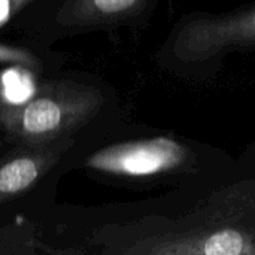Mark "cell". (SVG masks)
Segmentation results:
<instances>
[{
  "label": "cell",
  "instance_id": "1",
  "mask_svg": "<svg viewBox=\"0 0 255 255\" xmlns=\"http://www.w3.org/2000/svg\"><path fill=\"white\" fill-rule=\"evenodd\" d=\"M118 253L255 255V182L227 187L179 218L139 223Z\"/></svg>",
  "mask_w": 255,
  "mask_h": 255
},
{
  "label": "cell",
  "instance_id": "2",
  "mask_svg": "<svg viewBox=\"0 0 255 255\" xmlns=\"http://www.w3.org/2000/svg\"><path fill=\"white\" fill-rule=\"evenodd\" d=\"M102 94L73 82L51 84L21 105L0 102V128L24 143H43L87 123L102 106Z\"/></svg>",
  "mask_w": 255,
  "mask_h": 255
},
{
  "label": "cell",
  "instance_id": "3",
  "mask_svg": "<svg viewBox=\"0 0 255 255\" xmlns=\"http://www.w3.org/2000/svg\"><path fill=\"white\" fill-rule=\"evenodd\" d=\"M255 48V3L227 13H196L176 27L170 54L184 66H197L229 51Z\"/></svg>",
  "mask_w": 255,
  "mask_h": 255
},
{
  "label": "cell",
  "instance_id": "4",
  "mask_svg": "<svg viewBox=\"0 0 255 255\" xmlns=\"http://www.w3.org/2000/svg\"><path fill=\"white\" fill-rule=\"evenodd\" d=\"M193 161V151L170 136H154L105 146L88 157L87 166L96 172L145 179L178 172Z\"/></svg>",
  "mask_w": 255,
  "mask_h": 255
},
{
  "label": "cell",
  "instance_id": "5",
  "mask_svg": "<svg viewBox=\"0 0 255 255\" xmlns=\"http://www.w3.org/2000/svg\"><path fill=\"white\" fill-rule=\"evenodd\" d=\"M148 0H72L64 19L75 24H105L133 18L145 10Z\"/></svg>",
  "mask_w": 255,
  "mask_h": 255
},
{
  "label": "cell",
  "instance_id": "6",
  "mask_svg": "<svg viewBox=\"0 0 255 255\" xmlns=\"http://www.w3.org/2000/svg\"><path fill=\"white\" fill-rule=\"evenodd\" d=\"M54 152L24 154L0 166V200L21 194L55 161Z\"/></svg>",
  "mask_w": 255,
  "mask_h": 255
},
{
  "label": "cell",
  "instance_id": "7",
  "mask_svg": "<svg viewBox=\"0 0 255 255\" xmlns=\"http://www.w3.org/2000/svg\"><path fill=\"white\" fill-rule=\"evenodd\" d=\"M36 93L34 82L27 72L9 69L0 78V102L6 105H21Z\"/></svg>",
  "mask_w": 255,
  "mask_h": 255
},
{
  "label": "cell",
  "instance_id": "8",
  "mask_svg": "<svg viewBox=\"0 0 255 255\" xmlns=\"http://www.w3.org/2000/svg\"><path fill=\"white\" fill-rule=\"evenodd\" d=\"M30 0H0V27Z\"/></svg>",
  "mask_w": 255,
  "mask_h": 255
}]
</instances>
